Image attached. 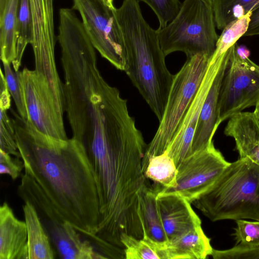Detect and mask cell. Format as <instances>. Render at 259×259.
Returning a JSON list of instances; mask_svg holds the SVG:
<instances>
[{
    "label": "cell",
    "mask_w": 259,
    "mask_h": 259,
    "mask_svg": "<svg viewBox=\"0 0 259 259\" xmlns=\"http://www.w3.org/2000/svg\"><path fill=\"white\" fill-rule=\"evenodd\" d=\"M11 113L24 166L17 191L19 197L31 204L43 221L68 223L95 247H101L97 183L82 146L72 138L45 135L15 111Z\"/></svg>",
    "instance_id": "obj_1"
},
{
    "label": "cell",
    "mask_w": 259,
    "mask_h": 259,
    "mask_svg": "<svg viewBox=\"0 0 259 259\" xmlns=\"http://www.w3.org/2000/svg\"><path fill=\"white\" fill-rule=\"evenodd\" d=\"M115 15L126 53L124 71L160 121L174 75L166 65L157 30L145 20L138 0H123Z\"/></svg>",
    "instance_id": "obj_2"
},
{
    "label": "cell",
    "mask_w": 259,
    "mask_h": 259,
    "mask_svg": "<svg viewBox=\"0 0 259 259\" xmlns=\"http://www.w3.org/2000/svg\"><path fill=\"white\" fill-rule=\"evenodd\" d=\"M192 204L212 222L259 221V165L248 157L230 163L214 184Z\"/></svg>",
    "instance_id": "obj_3"
},
{
    "label": "cell",
    "mask_w": 259,
    "mask_h": 259,
    "mask_svg": "<svg viewBox=\"0 0 259 259\" xmlns=\"http://www.w3.org/2000/svg\"><path fill=\"white\" fill-rule=\"evenodd\" d=\"M212 7L202 0H184L176 16L157 32L165 56L175 52L187 58L205 55L211 58L219 38Z\"/></svg>",
    "instance_id": "obj_4"
},
{
    "label": "cell",
    "mask_w": 259,
    "mask_h": 259,
    "mask_svg": "<svg viewBox=\"0 0 259 259\" xmlns=\"http://www.w3.org/2000/svg\"><path fill=\"white\" fill-rule=\"evenodd\" d=\"M211 58L199 54L187 60L175 75L162 119L147 146L142 168L148 159L165 152L199 89Z\"/></svg>",
    "instance_id": "obj_5"
},
{
    "label": "cell",
    "mask_w": 259,
    "mask_h": 259,
    "mask_svg": "<svg viewBox=\"0 0 259 259\" xmlns=\"http://www.w3.org/2000/svg\"><path fill=\"white\" fill-rule=\"evenodd\" d=\"M84 28L100 55L116 69L124 71L126 53L115 15V8L104 0H73Z\"/></svg>",
    "instance_id": "obj_6"
},
{
    "label": "cell",
    "mask_w": 259,
    "mask_h": 259,
    "mask_svg": "<svg viewBox=\"0 0 259 259\" xmlns=\"http://www.w3.org/2000/svg\"><path fill=\"white\" fill-rule=\"evenodd\" d=\"M236 43L222 80L219 96L220 122L259 102V66L237 53Z\"/></svg>",
    "instance_id": "obj_7"
},
{
    "label": "cell",
    "mask_w": 259,
    "mask_h": 259,
    "mask_svg": "<svg viewBox=\"0 0 259 259\" xmlns=\"http://www.w3.org/2000/svg\"><path fill=\"white\" fill-rule=\"evenodd\" d=\"M229 163L212 143L182 160L177 166L176 185L154 187L156 196L175 194L192 203L214 184Z\"/></svg>",
    "instance_id": "obj_8"
},
{
    "label": "cell",
    "mask_w": 259,
    "mask_h": 259,
    "mask_svg": "<svg viewBox=\"0 0 259 259\" xmlns=\"http://www.w3.org/2000/svg\"><path fill=\"white\" fill-rule=\"evenodd\" d=\"M28 120L39 132L52 138L67 140L62 109L46 79L35 70L20 71Z\"/></svg>",
    "instance_id": "obj_9"
},
{
    "label": "cell",
    "mask_w": 259,
    "mask_h": 259,
    "mask_svg": "<svg viewBox=\"0 0 259 259\" xmlns=\"http://www.w3.org/2000/svg\"><path fill=\"white\" fill-rule=\"evenodd\" d=\"M31 11L32 47L35 69L46 77L57 74L55 61L56 36L54 20V0H28Z\"/></svg>",
    "instance_id": "obj_10"
},
{
    "label": "cell",
    "mask_w": 259,
    "mask_h": 259,
    "mask_svg": "<svg viewBox=\"0 0 259 259\" xmlns=\"http://www.w3.org/2000/svg\"><path fill=\"white\" fill-rule=\"evenodd\" d=\"M223 54L212 56L199 87L184 118L165 152L175 161L176 166L192 155V143L201 109L214 77L219 69Z\"/></svg>",
    "instance_id": "obj_11"
},
{
    "label": "cell",
    "mask_w": 259,
    "mask_h": 259,
    "mask_svg": "<svg viewBox=\"0 0 259 259\" xmlns=\"http://www.w3.org/2000/svg\"><path fill=\"white\" fill-rule=\"evenodd\" d=\"M230 55V48L223 54L221 65L202 106L192 143V155L213 143V136L221 123L219 118V91Z\"/></svg>",
    "instance_id": "obj_12"
},
{
    "label": "cell",
    "mask_w": 259,
    "mask_h": 259,
    "mask_svg": "<svg viewBox=\"0 0 259 259\" xmlns=\"http://www.w3.org/2000/svg\"><path fill=\"white\" fill-rule=\"evenodd\" d=\"M55 252L60 258L65 259L106 258L88 239L69 223L57 224L44 221Z\"/></svg>",
    "instance_id": "obj_13"
},
{
    "label": "cell",
    "mask_w": 259,
    "mask_h": 259,
    "mask_svg": "<svg viewBox=\"0 0 259 259\" xmlns=\"http://www.w3.org/2000/svg\"><path fill=\"white\" fill-rule=\"evenodd\" d=\"M162 226L168 239H172L199 225L201 221L184 198L175 194L156 196Z\"/></svg>",
    "instance_id": "obj_14"
},
{
    "label": "cell",
    "mask_w": 259,
    "mask_h": 259,
    "mask_svg": "<svg viewBox=\"0 0 259 259\" xmlns=\"http://www.w3.org/2000/svg\"><path fill=\"white\" fill-rule=\"evenodd\" d=\"M23 210L27 226V239L18 259L55 258V250L36 209L31 204L24 203Z\"/></svg>",
    "instance_id": "obj_15"
},
{
    "label": "cell",
    "mask_w": 259,
    "mask_h": 259,
    "mask_svg": "<svg viewBox=\"0 0 259 259\" xmlns=\"http://www.w3.org/2000/svg\"><path fill=\"white\" fill-rule=\"evenodd\" d=\"M27 239L25 222L18 219L4 202L0 207V259H18Z\"/></svg>",
    "instance_id": "obj_16"
},
{
    "label": "cell",
    "mask_w": 259,
    "mask_h": 259,
    "mask_svg": "<svg viewBox=\"0 0 259 259\" xmlns=\"http://www.w3.org/2000/svg\"><path fill=\"white\" fill-rule=\"evenodd\" d=\"M212 251L210 239L201 225L166 242L167 259H205L211 255Z\"/></svg>",
    "instance_id": "obj_17"
},
{
    "label": "cell",
    "mask_w": 259,
    "mask_h": 259,
    "mask_svg": "<svg viewBox=\"0 0 259 259\" xmlns=\"http://www.w3.org/2000/svg\"><path fill=\"white\" fill-rule=\"evenodd\" d=\"M224 133L235 140L240 158L259 148V125L253 112L241 111L230 117Z\"/></svg>",
    "instance_id": "obj_18"
},
{
    "label": "cell",
    "mask_w": 259,
    "mask_h": 259,
    "mask_svg": "<svg viewBox=\"0 0 259 259\" xmlns=\"http://www.w3.org/2000/svg\"><path fill=\"white\" fill-rule=\"evenodd\" d=\"M20 0H6L0 13L1 59L12 64L16 58L15 27Z\"/></svg>",
    "instance_id": "obj_19"
},
{
    "label": "cell",
    "mask_w": 259,
    "mask_h": 259,
    "mask_svg": "<svg viewBox=\"0 0 259 259\" xmlns=\"http://www.w3.org/2000/svg\"><path fill=\"white\" fill-rule=\"evenodd\" d=\"M121 242L126 259H167V242H157L146 234L139 239L123 233Z\"/></svg>",
    "instance_id": "obj_20"
},
{
    "label": "cell",
    "mask_w": 259,
    "mask_h": 259,
    "mask_svg": "<svg viewBox=\"0 0 259 259\" xmlns=\"http://www.w3.org/2000/svg\"><path fill=\"white\" fill-rule=\"evenodd\" d=\"M259 7V0H213L215 25L223 29L232 21L240 18Z\"/></svg>",
    "instance_id": "obj_21"
},
{
    "label": "cell",
    "mask_w": 259,
    "mask_h": 259,
    "mask_svg": "<svg viewBox=\"0 0 259 259\" xmlns=\"http://www.w3.org/2000/svg\"><path fill=\"white\" fill-rule=\"evenodd\" d=\"M143 170L147 179L162 188H169L176 185L177 167L165 152L150 157Z\"/></svg>",
    "instance_id": "obj_22"
},
{
    "label": "cell",
    "mask_w": 259,
    "mask_h": 259,
    "mask_svg": "<svg viewBox=\"0 0 259 259\" xmlns=\"http://www.w3.org/2000/svg\"><path fill=\"white\" fill-rule=\"evenodd\" d=\"M33 35L32 20L28 0H20L15 27L16 58L12 64L19 71L25 50L31 44Z\"/></svg>",
    "instance_id": "obj_23"
},
{
    "label": "cell",
    "mask_w": 259,
    "mask_h": 259,
    "mask_svg": "<svg viewBox=\"0 0 259 259\" xmlns=\"http://www.w3.org/2000/svg\"><path fill=\"white\" fill-rule=\"evenodd\" d=\"M154 187L150 189L144 197L142 207L144 234L160 243H165L168 239L164 232L159 213Z\"/></svg>",
    "instance_id": "obj_24"
},
{
    "label": "cell",
    "mask_w": 259,
    "mask_h": 259,
    "mask_svg": "<svg viewBox=\"0 0 259 259\" xmlns=\"http://www.w3.org/2000/svg\"><path fill=\"white\" fill-rule=\"evenodd\" d=\"M251 12L237 19L225 26L219 37L213 56L219 57L236 43L246 32Z\"/></svg>",
    "instance_id": "obj_25"
},
{
    "label": "cell",
    "mask_w": 259,
    "mask_h": 259,
    "mask_svg": "<svg viewBox=\"0 0 259 259\" xmlns=\"http://www.w3.org/2000/svg\"><path fill=\"white\" fill-rule=\"evenodd\" d=\"M4 75L11 95L15 103L19 115L23 118L28 119L25 106L23 90L20 79V71H16L12 69L10 64L3 63Z\"/></svg>",
    "instance_id": "obj_26"
},
{
    "label": "cell",
    "mask_w": 259,
    "mask_h": 259,
    "mask_svg": "<svg viewBox=\"0 0 259 259\" xmlns=\"http://www.w3.org/2000/svg\"><path fill=\"white\" fill-rule=\"evenodd\" d=\"M0 121V150L21 158L12 118L8 115L7 110L1 109Z\"/></svg>",
    "instance_id": "obj_27"
},
{
    "label": "cell",
    "mask_w": 259,
    "mask_h": 259,
    "mask_svg": "<svg viewBox=\"0 0 259 259\" xmlns=\"http://www.w3.org/2000/svg\"><path fill=\"white\" fill-rule=\"evenodd\" d=\"M139 1V0H138ZM153 10L159 21V28H163L176 16L180 9L179 0H140Z\"/></svg>",
    "instance_id": "obj_28"
},
{
    "label": "cell",
    "mask_w": 259,
    "mask_h": 259,
    "mask_svg": "<svg viewBox=\"0 0 259 259\" xmlns=\"http://www.w3.org/2000/svg\"><path fill=\"white\" fill-rule=\"evenodd\" d=\"M236 227L233 235L238 243L259 246V221L236 220Z\"/></svg>",
    "instance_id": "obj_29"
},
{
    "label": "cell",
    "mask_w": 259,
    "mask_h": 259,
    "mask_svg": "<svg viewBox=\"0 0 259 259\" xmlns=\"http://www.w3.org/2000/svg\"><path fill=\"white\" fill-rule=\"evenodd\" d=\"M211 255L214 259H259V246L239 243L226 250L213 249Z\"/></svg>",
    "instance_id": "obj_30"
},
{
    "label": "cell",
    "mask_w": 259,
    "mask_h": 259,
    "mask_svg": "<svg viewBox=\"0 0 259 259\" xmlns=\"http://www.w3.org/2000/svg\"><path fill=\"white\" fill-rule=\"evenodd\" d=\"M0 150V173L8 175L13 180H16L21 175L24 168L21 158L14 156Z\"/></svg>",
    "instance_id": "obj_31"
},
{
    "label": "cell",
    "mask_w": 259,
    "mask_h": 259,
    "mask_svg": "<svg viewBox=\"0 0 259 259\" xmlns=\"http://www.w3.org/2000/svg\"><path fill=\"white\" fill-rule=\"evenodd\" d=\"M0 87V108L8 110L11 107V94L7 83L4 73L2 69L1 70Z\"/></svg>",
    "instance_id": "obj_32"
},
{
    "label": "cell",
    "mask_w": 259,
    "mask_h": 259,
    "mask_svg": "<svg viewBox=\"0 0 259 259\" xmlns=\"http://www.w3.org/2000/svg\"><path fill=\"white\" fill-rule=\"evenodd\" d=\"M259 34V7L251 12L248 29L244 36Z\"/></svg>",
    "instance_id": "obj_33"
},
{
    "label": "cell",
    "mask_w": 259,
    "mask_h": 259,
    "mask_svg": "<svg viewBox=\"0 0 259 259\" xmlns=\"http://www.w3.org/2000/svg\"><path fill=\"white\" fill-rule=\"evenodd\" d=\"M236 51L237 54L242 58H248L250 54L248 49L243 45L238 46L237 45Z\"/></svg>",
    "instance_id": "obj_34"
},
{
    "label": "cell",
    "mask_w": 259,
    "mask_h": 259,
    "mask_svg": "<svg viewBox=\"0 0 259 259\" xmlns=\"http://www.w3.org/2000/svg\"><path fill=\"white\" fill-rule=\"evenodd\" d=\"M247 157L254 163L259 165V148L250 153Z\"/></svg>",
    "instance_id": "obj_35"
},
{
    "label": "cell",
    "mask_w": 259,
    "mask_h": 259,
    "mask_svg": "<svg viewBox=\"0 0 259 259\" xmlns=\"http://www.w3.org/2000/svg\"><path fill=\"white\" fill-rule=\"evenodd\" d=\"M253 113L258 124L259 125V102L255 105V109L253 112Z\"/></svg>",
    "instance_id": "obj_36"
},
{
    "label": "cell",
    "mask_w": 259,
    "mask_h": 259,
    "mask_svg": "<svg viewBox=\"0 0 259 259\" xmlns=\"http://www.w3.org/2000/svg\"><path fill=\"white\" fill-rule=\"evenodd\" d=\"M113 1L114 0H104L105 3L110 8H115V7L113 5Z\"/></svg>",
    "instance_id": "obj_37"
},
{
    "label": "cell",
    "mask_w": 259,
    "mask_h": 259,
    "mask_svg": "<svg viewBox=\"0 0 259 259\" xmlns=\"http://www.w3.org/2000/svg\"><path fill=\"white\" fill-rule=\"evenodd\" d=\"M5 0H0V9L2 8L4 5Z\"/></svg>",
    "instance_id": "obj_38"
}]
</instances>
